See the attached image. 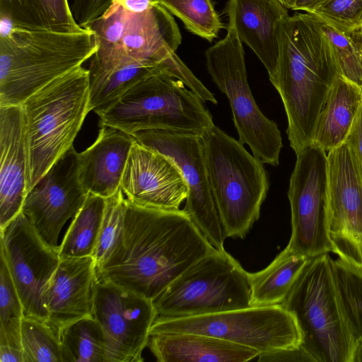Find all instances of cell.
Returning <instances> with one entry per match:
<instances>
[{"label": "cell", "instance_id": "cell-12", "mask_svg": "<svg viewBox=\"0 0 362 362\" xmlns=\"http://www.w3.org/2000/svg\"><path fill=\"white\" fill-rule=\"evenodd\" d=\"M288 198L291 234L287 245L308 257L334 252L327 230V153L310 145L296 155Z\"/></svg>", "mask_w": 362, "mask_h": 362}, {"label": "cell", "instance_id": "cell-1", "mask_svg": "<svg viewBox=\"0 0 362 362\" xmlns=\"http://www.w3.org/2000/svg\"><path fill=\"white\" fill-rule=\"evenodd\" d=\"M217 250L183 209L144 207L127 199L122 240L97 269L98 278L153 300L190 266Z\"/></svg>", "mask_w": 362, "mask_h": 362}, {"label": "cell", "instance_id": "cell-21", "mask_svg": "<svg viewBox=\"0 0 362 362\" xmlns=\"http://www.w3.org/2000/svg\"><path fill=\"white\" fill-rule=\"evenodd\" d=\"M228 25L257 56L274 81L279 52V28L288 16L279 0H229Z\"/></svg>", "mask_w": 362, "mask_h": 362}, {"label": "cell", "instance_id": "cell-18", "mask_svg": "<svg viewBox=\"0 0 362 362\" xmlns=\"http://www.w3.org/2000/svg\"><path fill=\"white\" fill-rule=\"evenodd\" d=\"M120 189L129 202L144 207L179 210L188 194L177 165L162 153L134 142Z\"/></svg>", "mask_w": 362, "mask_h": 362}, {"label": "cell", "instance_id": "cell-5", "mask_svg": "<svg viewBox=\"0 0 362 362\" xmlns=\"http://www.w3.org/2000/svg\"><path fill=\"white\" fill-rule=\"evenodd\" d=\"M89 103L88 69L80 66L47 83L21 104L28 155L27 192L74 146L90 112Z\"/></svg>", "mask_w": 362, "mask_h": 362}, {"label": "cell", "instance_id": "cell-36", "mask_svg": "<svg viewBox=\"0 0 362 362\" xmlns=\"http://www.w3.org/2000/svg\"><path fill=\"white\" fill-rule=\"evenodd\" d=\"M319 21L333 47L339 74L362 88V59L356 48L346 34Z\"/></svg>", "mask_w": 362, "mask_h": 362}, {"label": "cell", "instance_id": "cell-37", "mask_svg": "<svg viewBox=\"0 0 362 362\" xmlns=\"http://www.w3.org/2000/svg\"><path fill=\"white\" fill-rule=\"evenodd\" d=\"M110 5L111 0H74L71 9L76 23L82 28H87Z\"/></svg>", "mask_w": 362, "mask_h": 362}, {"label": "cell", "instance_id": "cell-29", "mask_svg": "<svg viewBox=\"0 0 362 362\" xmlns=\"http://www.w3.org/2000/svg\"><path fill=\"white\" fill-rule=\"evenodd\" d=\"M59 337L62 362H105V334L93 316L70 323Z\"/></svg>", "mask_w": 362, "mask_h": 362}, {"label": "cell", "instance_id": "cell-11", "mask_svg": "<svg viewBox=\"0 0 362 362\" xmlns=\"http://www.w3.org/2000/svg\"><path fill=\"white\" fill-rule=\"evenodd\" d=\"M89 28L98 49H117L139 59L161 64L176 78L186 70L187 66L175 54L182 40L178 26L160 4L143 13H132L112 3Z\"/></svg>", "mask_w": 362, "mask_h": 362}, {"label": "cell", "instance_id": "cell-26", "mask_svg": "<svg viewBox=\"0 0 362 362\" xmlns=\"http://www.w3.org/2000/svg\"><path fill=\"white\" fill-rule=\"evenodd\" d=\"M308 259L287 245L267 267L248 272L251 306L281 305Z\"/></svg>", "mask_w": 362, "mask_h": 362}, {"label": "cell", "instance_id": "cell-2", "mask_svg": "<svg viewBox=\"0 0 362 362\" xmlns=\"http://www.w3.org/2000/svg\"><path fill=\"white\" fill-rule=\"evenodd\" d=\"M339 69L320 21L298 13L280 24L274 81L287 117L286 133L296 154L310 146L320 112Z\"/></svg>", "mask_w": 362, "mask_h": 362}, {"label": "cell", "instance_id": "cell-44", "mask_svg": "<svg viewBox=\"0 0 362 362\" xmlns=\"http://www.w3.org/2000/svg\"><path fill=\"white\" fill-rule=\"evenodd\" d=\"M352 362H362V339L358 338L354 350Z\"/></svg>", "mask_w": 362, "mask_h": 362}, {"label": "cell", "instance_id": "cell-8", "mask_svg": "<svg viewBox=\"0 0 362 362\" xmlns=\"http://www.w3.org/2000/svg\"><path fill=\"white\" fill-rule=\"evenodd\" d=\"M248 272L226 250L202 257L152 301L158 316L187 317L250 307Z\"/></svg>", "mask_w": 362, "mask_h": 362}, {"label": "cell", "instance_id": "cell-27", "mask_svg": "<svg viewBox=\"0 0 362 362\" xmlns=\"http://www.w3.org/2000/svg\"><path fill=\"white\" fill-rule=\"evenodd\" d=\"M0 16L22 28L61 33L84 29L75 21L68 0H0Z\"/></svg>", "mask_w": 362, "mask_h": 362}, {"label": "cell", "instance_id": "cell-32", "mask_svg": "<svg viewBox=\"0 0 362 362\" xmlns=\"http://www.w3.org/2000/svg\"><path fill=\"white\" fill-rule=\"evenodd\" d=\"M170 13L179 18L191 33L211 41L223 23L211 0H159Z\"/></svg>", "mask_w": 362, "mask_h": 362}, {"label": "cell", "instance_id": "cell-17", "mask_svg": "<svg viewBox=\"0 0 362 362\" xmlns=\"http://www.w3.org/2000/svg\"><path fill=\"white\" fill-rule=\"evenodd\" d=\"M88 194L79 180L78 153L72 146L26 193L21 212L46 243L59 247L63 226L76 215Z\"/></svg>", "mask_w": 362, "mask_h": 362}, {"label": "cell", "instance_id": "cell-39", "mask_svg": "<svg viewBox=\"0 0 362 362\" xmlns=\"http://www.w3.org/2000/svg\"><path fill=\"white\" fill-rule=\"evenodd\" d=\"M259 362L266 361H312L310 356L304 351L301 346L295 349H286L261 353L258 356Z\"/></svg>", "mask_w": 362, "mask_h": 362}, {"label": "cell", "instance_id": "cell-35", "mask_svg": "<svg viewBox=\"0 0 362 362\" xmlns=\"http://www.w3.org/2000/svg\"><path fill=\"white\" fill-rule=\"evenodd\" d=\"M311 14L336 30L347 33L362 26V0H327Z\"/></svg>", "mask_w": 362, "mask_h": 362}, {"label": "cell", "instance_id": "cell-4", "mask_svg": "<svg viewBox=\"0 0 362 362\" xmlns=\"http://www.w3.org/2000/svg\"><path fill=\"white\" fill-rule=\"evenodd\" d=\"M281 305L296 317L312 361L352 362L358 339L329 253L309 257Z\"/></svg>", "mask_w": 362, "mask_h": 362}, {"label": "cell", "instance_id": "cell-22", "mask_svg": "<svg viewBox=\"0 0 362 362\" xmlns=\"http://www.w3.org/2000/svg\"><path fill=\"white\" fill-rule=\"evenodd\" d=\"M88 69L89 108L93 112L110 107L145 78L167 72L161 64L139 59L117 49H101L90 59Z\"/></svg>", "mask_w": 362, "mask_h": 362}, {"label": "cell", "instance_id": "cell-33", "mask_svg": "<svg viewBox=\"0 0 362 362\" xmlns=\"http://www.w3.org/2000/svg\"><path fill=\"white\" fill-rule=\"evenodd\" d=\"M126 204L127 199L121 189L106 199L104 216L93 255L97 269L109 259L122 240Z\"/></svg>", "mask_w": 362, "mask_h": 362}, {"label": "cell", "instance_id": "cell-28", "mask_svg": "<svg viewBox=\"0 0 362 362\" xmlns=\"http://www.w3.org/2000/svg\"><path fill=\"white\" fill-rule=\"evenodd\" d=\"M106 199L88 193L86 201L72 218L62 243L60 258L93 256L105 208Z\"/></svg>", "mask_w": 362, "mask_h": 362}, {"label": "cell", "instance_id": "cell-40", "mask_svg": "<svg viewBox=\"0 0 362 362\" xmlns=\"http://www.w3.org/2000/svg\"><path fill=\"white\" fill-rule=\"evenodd\" d=\"M112 3L117 4L132 13H143L160 4L159 0H111Z\"/></svg>", "mask_w": 362, "mask_h": 362}, {"label": "cell", "instance_id": "cell-43", "mask_svg": "<svg viewBox=\"0 0 362 362\" xmlns=\"http://www.w3.org/2000/svg\"><path fill=\"white\" fill-rule=\"evenodd\" d=\"M344 34L351 40L362 59V26Z\"/></svg>", "mask_w": 362, "mask_h": 362}, {"label": "cell", "instance_id": "cell-31", "mask_svg": "<svg viewBox=\"0 0 362 362\" xmlns=\"http://www.w3.org/2000/svg\"><path fill=\"white\" fill-rule=\"evenodd\" d=\"M24 311L6 258L0 252V344L22 349L21 321Z\"/></svg>", "mask_w": 362, "mask_h": 362}, {"label": "cell", "instance_id": "cell-23", "mask_svg": "<svg viewBox=\"0 0 362 362\" xmlns=\"http://www.w3.org/2000/svg\"><path fill=\"white\" fill-rule=\"evenodd\" d=\"M132 135L101 126L96 140L78 153V175L88 193L107 199L120 189L132 146Z\"/></svg>", "mask_w": 362, "mask_h": 362}, {"label": "cell", "instance_id": "cell-42", "mask_svg": "<svg viewBox=\"0 0 362 362\" xmlns=\"http://www.w3.org/2000/svg\"><path fill=\"white\" fill-rule=\"evenodd\" d=\"M327 0H295L292 10L304 11L311 13L318 6Z\"/></svg>", "mask_w": 362, "mask_h": 362}, {"label": "cell", "instance_id": "cell-3", "mask_svg": "<svg viewBox=\"0 0 362 362\" xmlns=\"http://www.w3.org/2000/svg\"><path fill=\"white\" fill-rule=\"evenodd\" d=\"M98 49L93 31L61 33L16 25L0 16V106L20 105Z\"/></svg>", "mask_w": 362, "mask_h": 362}, {"label": "cell", "instance_id": "cell-15", "mask_svg": "<svg viewBox=\"0 0 362 362\" xmlns=\"http://www.w3.org/2000/svg\"><path fill=\"white\" fill-rule=\"evenodd\" d=\"M0 234L1 252L5 256L24 315L48 322L43 293L59 264V247L46 243L22 212L0 230Z\"/></svg>", "mask_w": 362, "mask_h": 362}, {"label": "cell", "instance_id": "cell-6", "mask_svg": "<svg viewBox=\"0 0 362 362\" xmlns=\"http://www.w3.org/2000/svg\"><path fill=\"white\" fill-rule=\"evenodd\" d=\"M201 137L209 186L225 235L243 238L259 219L269 190L264 163L215 124Z\"/></svg>", "mask_w": 362, "mask_h": 362}, {"label": "cell", "instance_id": "cell-25", "mask_svg": "<svg viewBox=\"0 0 362 362\" xmlns=\"http://www.w3.org/2000/svg\"><path fill=\"white\" fill-rule=\"evenodd\" d=\"M362 105V88L339 74L318 116L311 145L329 152L344 144Z\"/></svg>", "mask_w": 362, "mask_h": 362}, {"label": "cell", "instance_id": "cell-16", "mask_svg": "<svg viewBox=\"0 0 362 362\" xmlns=\"http://www.w3.org/2000/svg\"><path fill=\"white\" fill-rule=\"evenodd\" d=\"M327 230L334 252L362 269V179L346 141L327 153Z\"/></svg>", "mask_w": 362, "mask_h": 362}, {"label": "cell", "instance_id": "cell-7", "mask_svg": "<svg viewBox=\"0 0 362 362\" xmlns=\"http://www.w3.org/2000/svg\"><path fill=\"white\" fill-rule=\"evenodd\" d=\"M203 102L182 81L161 71L135 85L110 107L94 112L99 127L130 135L146 129H170L202 136L214 125Z\"/></svg>", "mask_w": 362, "mask_h": 362}, {"label": "cell", "instance_id": "cell-9", "mask_svg": "<svg viewBox=\"0 0 362 362\" xmlns=\"http://www.w3.org/2000/svg\"><path fill=\"white\" fill-rule=\"evenodd\" d=\"M192 333L221 339L261 353L298 348L303 334L296 317L281 305L187 317L158 316L149 334Z\"/></svg>", "mask_w": 362, "mask_h": 362}, {"label": "cell", "instance_id": "cell-34", "mask_svg": "<svg viewBox=\"0 0 362 362\" xmlns=\"http://www.w3.org/2000/svg\"><path fill=\"white\" fill-rule=\"evenodd\" d=\"M333 267L339 293L354 332L362 339V269L337 258Z\"/></svg>", "mask_w": 362, "mask_h": 362}, {"label": "cell", "instance_id": "cell-38", "mask_svg": "<svg viewBox=\"0 0 362 362\" xmlns=\"http://www.w3.org/2000/svg\"><path fill=\"white\" fill-rule=\"evenodd\" d=\"M346 141L352 151L362 179V105Z\"/></svg>", "mask_w": 362, "mask_h": 362}, {"label": "cell", "instance_id": "cell-30", "mask_svg": "<svg viewBox=\"0 0 362 362\" xmlns=\"http://www.w3.org/2000/svg\"><path fill=\"white\" fill-rule=\"evenodd\" d=\"M21 341L24 362H62L59 334L46 321L24 315Z\"/></svg>", "mask_w": 362, "mask_h": 362}, {"label": "cell", "instance_id": "cell-20", "mask_svg": "<svg viewBox=\"0 0 362 362\" xmlns=\"http://www.w3.org/2000/svg\"><path fill=\"white\" fill-rule=\"evenodd\" d=\"M0 230L19 213L27 192L28 155L21 105L0 106Z\"/></svg>", "mask_w": 362, "mask_h": 362}, {"label": "cell", "instance_id": "cell-19", "mask_svg": "<svg viewBox=\"0 0 362 362\" xmlns=\"http://www.w3.org/2000/svg\"><path fill=\"white\" fill-rule=\"evenodd\" d=\"M98 282L93 256L60 258L43 293L48 323L58 334L70 323L93 316Z\"/></svg>", "mask_w": 362, "mask_h": 362}, {"label": "cell", "instance_id": "cell-10", "mask_svg": "<svg viewBox=\"0 0 362 362\" xmlns=\"http://www.w3.org/2000/svg\"><path fill=\"white\" fill-rule=\"evenodd\" d=\"M208 72L229 101L239 141L264 164L277 166L283 147L277 124L260 110L250 88L242 42L227 28L224 38L205 53Z\"/></svg>", "mask_w": 362, "mask_h": 362}, {"label": "cell", "instance_id": "cell-45", "mask_svg": "<svg viewBox=\"0 0 362 362\" xmlns=\"http://www.w3.org/2000/svg\"><path fill=\"white\" fill-rule=\"evenodd\" d=\"M279 1L286 8H290V9L292 8V7H293V6L294 4V2H295V0H279Z\"/></svg>", "mask_w": 362, "mask_h": 362}, {"label": "cell", "instance_id": "cell-41", "mask_svg": "<svg viewBox=\"0 0 362 362\" xmlns=\"http://www.w3.org/2000/svg\"><path fill=\"white\" fill-rule=\"evenodd\" d=\"M0 362H24L23 349L7 344H0Z\"/></svg>", "mask_w": 362, "mask_h": 362}, {"label": "cell", "instance_id": "cell-24", "mask_svg": "<svg viewBox=\"0 0 362 362\" xmlns=\"http://www.w3.org/2000/svg\"><path fill=\"white\" fill-rule=\"evenodd\" d=\"M147 346L158 362H246L259 354L247 346L192 333L149 334Z\"/></svg>", "mask_w": 362, "mask_h": 362}, {"label": "cell", "instance_id": "cell-13", "mask_svg": "<svg viewBox=\"0 0 362 362\" xmlns=\"http://www.w3.org/2000/svg\"><path fill=\"white\" fill-rule=\"evenodd\" d=\"M132 136L177 165L188 188L183 210L214 248L225 250L226 237L211 192L201 136L170 129L142 130Z\"/></svg>", "mask_w": 362, "mask_h": 362}, {"label": "cell", "instance_id": "cell-14", "mask_svg": "<svg viewBox=\"0 0 362 362\" xmlns=\"http://www.w3.org/2000/svg\"><path fill=\"white\" fill-rule=\"evenodd\" d=\"M93 317L105 337V362H142L150 329L158 317L152 300L114 284L98 281Z\"/></svg>", "mask_w": 362, "mask_h": 362}]
</instances>
